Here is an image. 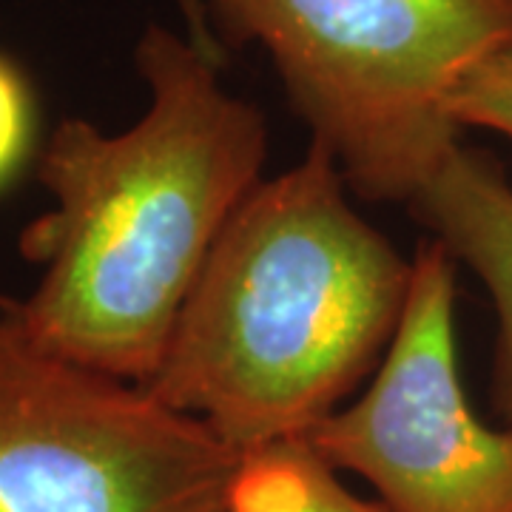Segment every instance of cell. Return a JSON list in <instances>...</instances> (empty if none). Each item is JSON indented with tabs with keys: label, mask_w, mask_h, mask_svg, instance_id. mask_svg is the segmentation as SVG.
Segmentation results:
<instances>
[{
	"label": "cell",
	"mask_w": 512,
	"mask_h": 512,
	"mask_svg": "<svg viewBox=\"0 0 512 512\" xmlns=\"http://www.w3.org/2000/svg\"><path fill=\"white\" fill-rule=\"evenodd\" d=\"M239 458L143 384L37 348L0 299V512H225Z\"/></svg>",
	"instance_id": "cell-4"
},
{
	"label": "cell",
	"mask_w": 512,
	"mask_h": 512,
	"mask_svg": "<svg viewBox=\"0 0 512 512\" xmlns=\"http://www.w3.org/2000/svg\"><path fill=\"white\" fill-rule=\"evenodd\" d=\"M225 512H390L350 490L308 439H291L239 458Z\"/></svg>",
	"instance_id": "cell-7"
},
{
	"label": "cell",
	"mask_w": 512,
	"mask_h": 512,
	"mask_svg": "<svg viewBox=\"0 0 512 512\" xmlns=\"http://www.w3.org/2000/svg\"><path fill=\"white\" fill-rule=\"evenodd\" d=\"M410 208L493 299L498 316L493 399L512 424V183L487 154L458 143Z\"/></svg>",
	"instance_id": "cell-6"
},
{
	"label": "cell",
	"mask_w": 512,
	"mask_h": 512,
	"mask_svg": "<svg viewBox=\"0 0 512 512\" xmlns=\"http://www.w3.org/2000/svg\"><path fill=\"white\" fill-rule=\"evenodd\" d=\"M450 114L458 128H487L512 140V43L458 83Z\"/></svg>",
	"instance_id": "cell-8"
},
{
	"label": "cell",
	"mask_w": 512,
	"mask_h": 512,
	"mask_svg": "<svg viewBox=\"0 0 512 512\" xmlns=\"http://www.w3.org/2000/svg\"><path fill=\"white\" fill-rule=\"evenodd\" d=\"M456 265L439 239L421 242L373 382L305 436L390 512H512V424L478 419L458 373Z\"/></svg>",
	"instance_id": "cell-5"
},
{
	"label": "cell",
	"mask_w": 512,
	"mask_h": 512,
	"mask_svg": "<svg viewBox=\"0 0 512 512\" xmlns=\"http://www.w3.org/2000/svg\"><path fill=\"white\" fill-rule=\"evenodd\" d=\"M208 40L200 0H180ZM282 77L313 143L365 200H416L458 146V83L512 43V0H211Z\"/></svg>",
	"instance_id": "cell-3"
},
{
	"label": "cell",
	"mask_w": 512,
	"mask_h": 512,
	"mask_svg": "<svg viewBox=\"0 0 512 512\" xmlns=\"http://www.w3.org/2000/svg\"><path fill=\"white\" fill-rule=\"evenodd\" d=\"M35 106L29 83L18 66L0 55V185L6 183L29 151Z\"/></svg>",
	"instance_id": "cell-9"
},
{
	"label": "cell",
	"mask_w": 512,
	"mask_h": 512,
	"mask_svg": "<svg viewBox=\"0 0 512 512\" xmlns=\"http://www.w3.org/2000/svg\"><path fill=\"white\" fill-rule=\"evenodd\" d=\"M328 148L262 180L208 256L143 387L239 456L305 439L384 356L413 262L350 205Z\"/></svg>",
	"instance_id": "cell-2"
},
{
	"label": "cell",
	"mask_w": 512,
	"mask_h": 512,
	"mask_svg": "<svg viewBox=\"0 0 512 512\" xmlns=\"http://www.w3.org/2000/svg\"><path fill=\"white\" fill-rule=\"evenodd\" d=\"M134 66L148 89L134 126L66 117L40 154L55 205L20 231L40 279L12 313L37 348L146 384L225 225L262 183L268 131L191 35L151 23Z\"/></svg>",
	"instance_id": "cell-1"
}]
</instances>
